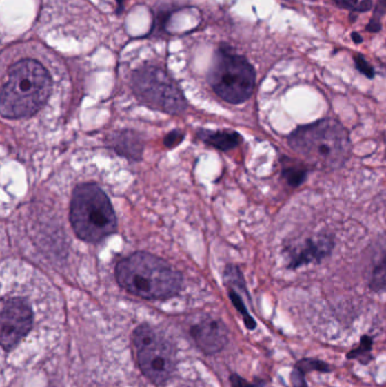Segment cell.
<instances>
[{
  "mask_svg": "<svg viewBox=\"0 0 386 387\" xmlns=\"http://www.w3.org/2000/svg\"><path fill=\"white\" fill-rule=\"evenodd\" d=\"M50 91V75L45 67L33 59L17 61L1 90L0 112L8 119L30 117L45 105Z\"/></svg>",
  "mask_w": 386,
  "mask_h": 387,
  "instance_id": "obj_1",
  "label": "cell"
},
{
  "mask_svg": "<svg viewBox=\"0 0 386 387\" xmlns=\"http://www.w3.org/2000/svg\"><path fill=\"white\" fill-rule=\"evenodd\" d=\"M117 282L126 291L149 300H163L181 291V275L161 258L136 253L116 267Z\"/></svg>",
  "mask_w": 386,
  "mask_h": 387,
  "instance_id": "obj_2",
  "label": "cell"
},
{
  "mask_svg": "<svg viewBox=\"0 0 386 387\" xmlns=\"http://www.w3.org/2000/svg\"><path fill=\"white\" fill-rule=\"evenodd\" d=\"M288 143L294 152L321 169L341 168L352 152L348 132L331 118L297 128Z\"/></svg>",
  "mask_w": 386,
  "mask_h": 387,
  "instance_id": "obj_3",
  "label": "cell"
},
{
  "mask_svg": "<svg viewBox=\"0 0 386 387\" xmlns=\"http://www.w3.org/2000/svg\"><path fill=\"white\" fill-rule=\"evenodd\" d=\"M70 222L79 238L98 242L116 230L117 219L108 196L94 184L75 188L70 203Z\"/></svg>",
  "mask_w": 386,
  "mask_h": 387,
  "instance_id": "obj_4",
  "label": "cell"
},
{
  "mask_svg": "<svg viewBox=\"0 0 386 387\" xmlns=\"http://www.w3.org/2000/svg\"><path fill=\"white\" fill-rule=\"evenodd\" d=\"M210 84L222 100L239 105L252 96L255 87V70L246 58L221 48L216 54Z\"/></svg>",
  "mask_w": 386,
  "mask_h": 387,
  "instance_id": "obj_5",
  "label": "cell"
},
{
  "mask_svg": "<svg viewBox=\"0 0 386 387\" xmlns=\"http://www.w3.org/2000/svg\"><path fill=\"white\" fill-rule=\"evenodd\" d=\"M133 342L142 374L153 384H165L176 367V353L171 343L148 324L134 331Z\"/></svg>",
  "mask_w": 386,
  "mask_h": 387,
  "instance_id": "obj_6",
  "label": "cell"
},
{
  "mask_svg": "<svg viewBox=\"0 0 386 387\" xmlns=\"http://www.w3.org/2000/svg\"><path fill=\"white\" fill-rule=\"evenodd\" d=\"M134 91L151 108L167 114H179L186 108L183 93L168 74L158 67H144L133 77Z\"/></svg>",
  "mask_w": 386,
  "mask_h": 387,
  "instance_id": "obj_7",
  "label": "cell"
},
{
  "mask_svg": "<svg viewBox=\"0 0 386 387\" xmlns=\"http://www.w3.org/2000/svg\"><path fill=\"white\" fill-rule=\"evenodd\" d=\"M33 326V311L26 299L8 297L1 302L0 343L3 351L12 353Z\"/></svg>",
  "mask_w": 386,
  "mask_h": 387,
  "instance_id": "obj_8",
  "label": "cell"
},
{
  "mask_svg": "<svg viewBox=\"0 0 386 387\" xmlns=\"http://www.w3.org/2000/svg\"><path fill=\"white\" fill-rule=\"evenodd\" d=\"M334 242L329 236H318L314 238L305 239L301 244H294L285 249L288 256L289 269L296 270L308 264L322 262L332 253Z\"/></svg>",
  "mask_w": 386,
  "mask_h": 387,
  "instance_id": "obj_9",
  "label": "cell"
},
{
  "mask_svg": "<svg viewBox=\"0 0 386 387\" xmlns=\"http://www.w3.org/2000/svg\"><path fill=\"white\" fill-rule=\"evenodd\" d=\"M197 346L206 355L221 351L228 343V331L222 322L206 318L190 330Z\"/></svg>",
  "mask_w": 386,
  "mask_h": 387,
  "instance_id": "obj_10",
  "label": "cell"
},
{
  "mask_svg": "<svg viewBox=\"0 0 386 387\" xmlns=\"http://www.w3.org/2000/svg\"><path fill=\"white\" fill-rule=\"evenodd\" d=\"M199 136L206 143L214 146L216 149H222V151L234 149L241 142V135L232 130L213 132V130L203 129L199 132Z\"/></svg>",
  "mask_w": 386,
  "mask_h": 387,
  "instance_id": "obj_11",
  "label": "cell"
},
{
  "mask_svg": "<svg viewBox=\"0 0 386 387\" xmlns=\"http://www.w3.org/2000/svg\"><path fill=\"white\" fill-rule=\"evenodd\" d=\"M369 288L375 292H386V233L374 258Z\"/></svg>",
  "mask_w": 386,
  "mask_h": 387,
  "instance_id": "obj_12",
  "label": "cell"
},
{
  "mask_svg": "<svg viewBox=\"0 0 386 387\" xmlns=\"http://www.w3.org/2000/svg\"><path fill=\"white\" fill-rule=\"evenodd\" d=\"M114 149L123 156L132 159H139L142 156L143 145L136 134L124 132L118 134L117 138L114 140Z\"/></svg>",
  "mask_w": 386,
  "mask_h": 387,
  "instance_id": "obj_13",
  "label": "cell"
},
{
  "mask_svg": "<svg viewBox=\"0 0 386 387\" xmlns=\"http://www.w3.org/2000/svg\"><path fill=\"white\" fill-rule=\"evenodd\" d=\"M372 349H373V337L364 335V337H361L359 346L349 351L345 357L349 360H357L360 362L361 365H368L374 359L372 355Z\"/></svg>",
  "mask_w": 386,
  "mask_h": 387,
  "instance_id": "obj_14",
  "label": "cell"
},
{
  "mask_svg": "<svg viewBox=\"0 0 386 387\" xmlns=\"http://www.w3.org/2000/svg\"><path fill=\"white\" fill-rule=\"evenodd\" d=\"M282 177L292 187H299L307 177V170L303 165H287L282 168Z\"/></svg>",
  "mask_w": 386,
  "mask_h": 387,
  "instance_id": "obj_15",
  "label": "cell"
},
{
  "mask_svg": "<svg viewBox=\"0 0 386 387\" xmlns=\"http://www.w3.org/2000/svg\"><path fill=\"white\" fill-rule=\"evenodd\" d=\"M294 367L303 371L305 375L312 373V371H318V373H323V374H329L332 371L329 364H326L323 360L313 358L301 359L296 364Z\"/></svg>",
  "mask_w": 386,
  "mask_h": 387,
  "instance_id": "obj_16",
  "label": "cell"
},
{
  "mask_svg": "<svg viewBox=\"0 0 386 387\" xmlns=\"http://www.w3.org/2000/svg\"><path fill=\"white\" fill-rule=\"evenodd\" d=\"M229 295H230V299H232L234 307L237 308V311L241 313V316L244 318L245 325H246L248 330H255L256 328V322L250 316L247 308L245 306L244 300L239 295V293L232 288L230 291H229Z\"/></svg>",
  "mask_w": 386,
  "mask_h": 387,
  "instance_id": "obj_17",
  "label": "cell"
},
{
  "mask_svg": "<svg viewBox=\"0 0 386 387\" xmlns=\"http://www.w3.org/2000/svg\"><path fill=\"white\" fill-rule=\"evenodd\" d=\"M354 61H355L356 68H357L363 75L368 77V79H374V76H375V70H374L373 66H372L361 54H355Z\"/></svg>",
  "mask_w": 386,
  "mask_h": 387,
  "instance_id": "obj_18",
  "label": "cell"
},
{
  "mask_svg": "<svg viewBox=\"0 0 386 387\" xmlns=\"http://www.w3.org/2000/svg\"><path fill=\"white\" fill-rule=\"evenodd\" d=\"M290 381H292V387H308L307 381L305 379L304 373L296 367L290 374Z\"/></svg>",
  "mask_w": 386,
  "mask_h": 387,
  "instance_id": "obj_19",
  "label": "cell"
},
{
  "mask_svg": "<svg viewBox=\"0 0 386 387\" xmlns=\"http://www.w3.org/2000/svg\"><path fill=\"white\" fill-rule=\"evenodd\" d=\"M230 383L232 387H264V383H257V384H252L250 381H246L244 378L241 377L239 375H232L230 376Z\"/></svg>",
  "mask_w": 386,
  "mask_h": 387,
  "instance_id": "obj_20",
  "label": "cell"
},
{
  "mask_svg": "<svg viewBox=\"0 0 386 387\" xmlns=\"http://www.w3.org/2000/svg\"><path fill=\"white\" fill-rule=\"evenodd\" d=\"M336 6L342 10H355L358 5V0H332Z\"/></svg>",
  "mask_w": 386,
  "mask_h": 387,
  "instance_id": "obj_21",
  "label": "cell"
},
{
  "mask_svg": "<svg viewBox=\"0 0 386 387\" xmlns=\"http://www.w3.org/2000/svg\"><path fill=\"white\" fill-rule=\"evenodd\" d=\"M386 14V0H380L377 3L376 8L374 12L373 19L380 21V17H383Z\"/></svg>",
  "mask_w": 386,
  "mask_h": 387,
  "instance_id": "obj_22",
  "label": "cell"
},
{
  "mask_svg": "<svg viewBox=\"0 0 386 387\" xmlns=\"http://www.w3.org/2000/svg\"><path fill=\"white\" fill-rule=\"evenodd\" d=\"M372 8H373V1L372 0H363L355 7L354 12L355 13H365V12L371 10Z\"/></svg>",
  "mask_w": 386,
  "mask_h": 387,
  "instance_id": "obj_23",
  "label": "cell"
},
{
  "mask_svg": "<svg viewBox=\"0 0 386 387\" xmlns=\"http://www.w3.org/2000/svg\"><path fill=\"white\" fill-rule=\"evenodd\" d=\"M181 138H183V135L179 132H172V133L169 134V136L165 138V145L167 146H174L176 144L181 142Z\"/></svg>",
  "mask_w": 386,
  "mask_h": 387,
  "instance_id": "obj_24",
  "label": "cell"
},
{
  "mask_svg": "<svg viewBox=\"0 0 386 387\" xmlns=\"http://www.w3.org/2000/svg\"><path fill=\"white\" fill-rule=\"evenodd\" d=\"M380 29H382V24H380V21H377V19H372L368 23L367 26H366V30L368 32L377 33L380 32Z\"/></svg>",
  "mask_w": 386,
  "mask_h": 387,
  "instance_id": "obj_25",
  "label": "cell"
},
{
  "mask_svg": "<svg viewBox=\"0 0 386 387\" xmlns=\"http://www.w3.org/2000/svg\"><path fill=\"white\" fill-rule=\"evenodd\" d=\"M352 38L356 45H360L361 42H363V38H361V35L359 33L352 32Z\"/></svg>",
  "mask_w": 386,
  "mask_h": 387,
  "instance_id": "obj_26",
  "label": "cell"
}]
</instances>
